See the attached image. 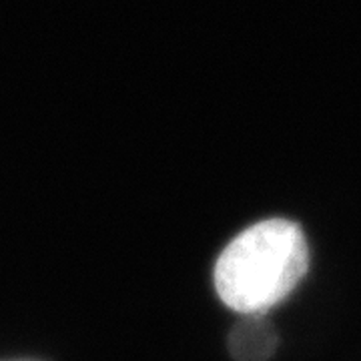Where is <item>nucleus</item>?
Listing matches in <instances>:
<instances>
[{
  "instance_id": "nucleus-1",
  "label": "nucleus",
  "mask_w": 361,
  "mask_h": 361,
  "mask_svg": "<svg viewBox=\"0 0 361 361\" xmlns=\"http://www.w3.org/2000/svg\"><path fill=\"white\" fill-rule=\"evenodd\" d=\"M310 267V245L289 219L259 221L239 233L215 263L221 301L245 315H263L301 283Z\"/></svg>"
},
{
  "instance_id": "nucleus-2",
  "label": "nucleus",
  "mask_w": 361,
  "mask_h": 361,
  "mask_svg": "<svg viewBox=\"0 0 361 361\" xmlns=\"http://www.w3.org/2000/svg\"><path fill=\"white\" fill-rule=\"evenodd\" d=\"M277 348V334L263 315H247L229 336V349L237 361H265Z\"/></svg>"
}]
</instances>
